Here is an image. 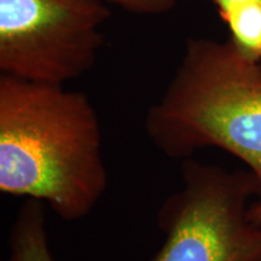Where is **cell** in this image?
Masks as SVG:
<instances>
[{
	"label": "cell",
	"mask_w": 261,
	"mask_h": 261,
	"mask_svg": "<svg viewBox=\"0 0 261 261\" xmlns=\"http://www.w3.org/2000/svg\"><path fill=\"white\" fill-rule=\"evenodd\" d=\"M109 175L92 102L64 85L0 76V191L68 223L92 213Z\"/></svg>",
	"instance_id": "obj_1"
},
{
	"label": "cell",
	"mask_w": 261,
	"mask_h": 261,
	"mask_svg": "<svg viewBox=\"0 0 261 261\" xmlns=\"http://www.w3.org/2000/svg\"><path fill=\"white\" fill-rule=\"evenodd\" d=\"M144 129L171 160L217 148L241 160L259 184L261 198V62L231 39H190L162 97L148 109Z\"/></svg>",
	"instance_id": "obj_2"
},
{
	"label": "cell",
	"mask_w": 261,
	"mask_h": 261,
	"mask_svg": "<svg viewBox=\"0 0 261 261\" xmlns=\"http://www.w3.org/2000/svg\"><path fill=\"white\" fill-rule=\"evenodd\" d=\"M181 188L158 212L163 243L148 261H256L261 226L249 218L259 184L249 169L182 160Z\"/></svg>",
	"instance_id": "obj_3"
},
{
	"label": "cell",
	"mask_w": 261,
	"mask_h": 261,
	"mask_svg": "<svg viewBox=\"0 0 261 261\" xmlns=\"http://www.w3.org/2000/svg\"><path fill=\"white\" fill-rule=\"evenodd\" d=\"M109 11L103 0H0L2 74L64 85L92 69Z\"/></svg>",
	"instance_id": "obj_4"
},
{
	"label": "cell",
	"mask_w": 261,
	"mask_h": 261,
	"mask_svg": "<svg viewBox=\"0 0 261 261\" xmlns=\"http://www.w3.org/2000/svg\"><path fill=\"white\" fill-rule=\"evenodd\" d=\"M6 261H56L47 232L46 204L25 198L9 233Z\"/></svg>",
	"instance_id": "obj_5"
},
{
	"label": "cell",
	"mask_w": 261,
	"mask_h": 261,
	"mask_svg": "<svg viewBox=\"0 0 261 261\" xmlns=\"http://www.w3.org/2000/svg\"><path fill=\"white\" fill-rule=\"evenodd\" d=\"M218 11L238 50L250 60L261 62V0H236Z\"/></svg>",
	"instance_id": "obj_6"
},
{
	"label": "cell",
	"mask_w": 261,
	"mask_h": 261,
	"mask_svg": "<svg viewBox=\"0 0 261 261\" xmlns=\"http://www.w3.org/2000/svg\"><path fill=\"white\" fill-rule=\"evenodd\" d=\"M116 4L137 14H160L165 12L175 4L177 0H103Z\"/></svg>",
	"instance_id": "obj_7"
},
{
	"label": "cell",
	"mask_w": 261,
	"mask_h": 261,
	"mask_svg": "<svg viewBox=\"0 0 261 261\" xmlns=\"http://www.w3.org/2000/svg\"><path fill=\"white\" fill-rule=\"evenodd\" d=\"M249 218L254 224L261 226V198L252 202L249 207Z\"/></svg>",
	"instance_id": "obj_8"
},
{
	"label": "cell",
	"mask_w": 261,
	"mask_h": 261,
	"mask_svg": "<svg viewBox=\"0 0 261 261\" xmlns=\"http://www.w3.org/2000/svg\"><path fill=\"white\" fill-rule=\"evenodd\" d=\"M256 261H261V254H260V256H259V259H257Z\"/></svg>",
	"instance_id": "obj_9"
}]
</instances>
